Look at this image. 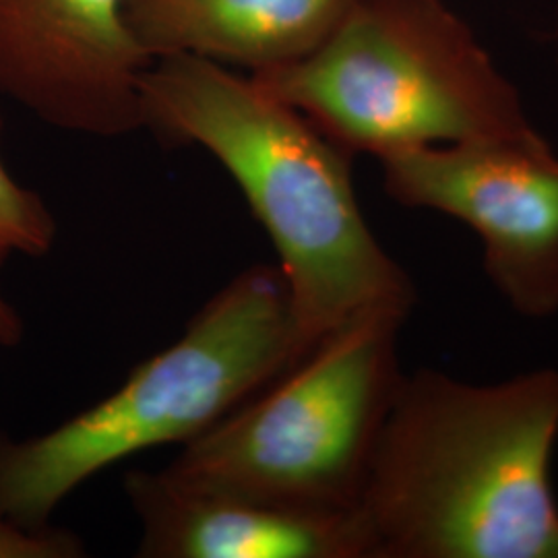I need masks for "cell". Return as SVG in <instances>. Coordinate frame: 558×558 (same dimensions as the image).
<instances>
[{"label": "cell", "mask_w": 558, "mask_h": 558, "mask_svg": "<svg viewBox=\"0 0 558 558\" xmlns=\"http://www.w3.org/2000/svg\"><path fill=\"white\" fill-rule=\"evenodd\" d=\"M143 124L220 161L279 257L300 360L375 308L412 313L416 288L368 228L352 158L248 73L193 57L154 60Z\"/></svg>", "instance_id": "cell-1"}, {"label": "cell", "mask_w": 558, "mask_h": 558, "mask_svg": "<svg viewBox=\"0 0 558 558\" xmlns=\"http://www.w3.org/2000/svg\"><path fill=\"white\" fill-rule=\"evenodd\" d=\"M558 371L403 375L356 515L368 558H558Z\"/></svg>", "instance_id": "cell-2"}, {"label": "cell", "mask_w": 558, "mask_h": 558, "mask_svg": "<svg viewBox=\"0 0 558 558\" xmlns=\"http://www.w3.org/2000/svg\"><path fill=\"white\" fill-rule=\"evenodd\" d=\"M296 362L286 281L278 267L253 265L112 396L38 437L0 435V511L25 527L50 525L87 480L161 445H186Z\"/></svg>", "instance_id": "cell-3"}, {"label": "cell", "mask_w": 558, "mask_h": 558, "mask_svg": "<svg viewBox=\"0 0 558 558\" xmlns=\"http://www.w3.org/2000/svg\"><path fill=\"white\" fill-rule=\"evenodd\" d=\"M350 156L544 137L445 0H350L304 59L251 75Z\"/></svg>", "instance_id": "cell-4"}, {"label": "cell", "mask_w": 558, "mask_h": 558, "mask_svg": "<svg viewBox=\"0 0 558 558\" xmlns=\"http://www.w3.org/2000/svg\"><path fill=\"white\" fill-rule=\"evenodd\" d=\"M403 308L343 323L259 393L182 445L179 484L279 507L356 511L403 371Z\"/></svg>", "instance_id": "cell-5"}, {"label": "cell", "mask_w": 558, "mask_h": 558, "mask_svg": "<svg viewBox=\"0 0 558 558\" xmlns=\"http://www.w3.org/2000/svg\"><path fill=\"white\" fill-rule=\"evenodd\" d=\"M387 195L470 226L484 271L527 319L558 313V156L544 141H465L379 160Z\"/></svg>", "instance_id": "cell-6"}, {"label": "cell", "mask_w": 558, "mask_h": 558, "mask_svg": "<svg viewBox=\"0 0 558 558\" xmlns=\"http://www.w3.org/2000/svg\"><path fill=\"white\" fill-rule=\"evenodd\" d=\"M126 0H0V94L41 122L117 140L145 129L141 81L151 66Z\"/></svg>", "instance_id": "cell-7"}, {"label": "cell", "mask_w": 558, "mask_h": 558, "mask_svg": "<svg viewBox=\"0 0 558 558\" xmlns=\"http://www.w3.org/2000/svg\"><path fill=\"white\" fill-rule=\"evenodd\" d=\"M141 558H368L356 511L327 513L199 490L163 472H131Z\"/></svg>", "instance_id": "cell-8"}, {"label": "cell", "mask_w": 558, "mask_h": 558, "mask_svg": "<svg viewBox=\"0 0 558 558\" xmlns=\"http://www.w3.org/2000/svg\"><path fill=\"white\" fill-rule=\"evenodd\" d=\"M350 0H126L133 38L151 60L218 62L248 75L311 54Z\"/></svg>", "instance_id": "cell-9"}, {"label": "cell", "mask_w": 558, "mask_h": 558, "mask_svg": "<svg viewBox=\"0 0 558 558\" xmlns=\"http://www.w3.org/2000/svg\"><path fill=\"white\" fill-rule=\"evenodd\" d=\"M0 112V140H2ZM57 220L38 193L25 189L7 170L0 156V244L11 253L44 257L57 242Z\"/></svg>", "instance_id": "cell-10"}, {"label": "cell", "mask_w": 558, "mask_h": 558, "mask_svg": "<svg viewBox=\"0 0 558 558\" xmlns=\"http://www.w3.org/2000/svg\"><path fill=\"white\" fill-rule=\"evenodd\" d=\"M83 539L54 525L25 527L0 511V558H81Z\"/></svg>", "instance_id": "cell-11"}, {"label": "cell", "mask_w": 558, "mask_h": 558, "mask_svg": "<svg viewBox=\"0 0 558 558\" xmlns=\"http://www.w3.org/2000/svg\"><path fill=\"white\" fill-rule=\"evenodd\" d=\"M9 255H11V251L0 244V269ZM23 333H25V327H23L20 313L11 306L9 300L0 294V345L2 348L20 345Z\"/></svg>", "instance_id": "cell-12"}, {"label": "cell", "mask_w": 558, "mask_h": 558, "mask_svg": "<svg viewBox=\"0 0 558 558\" xmlns=\"http://www.w3.org/2000/svg\"><path fill=\"white\" fill-rule=\"evenodd\" d=\"M557 48H558V11H557Z\"/></svg>", "instance_id": "cell-13"}]
</instances>
